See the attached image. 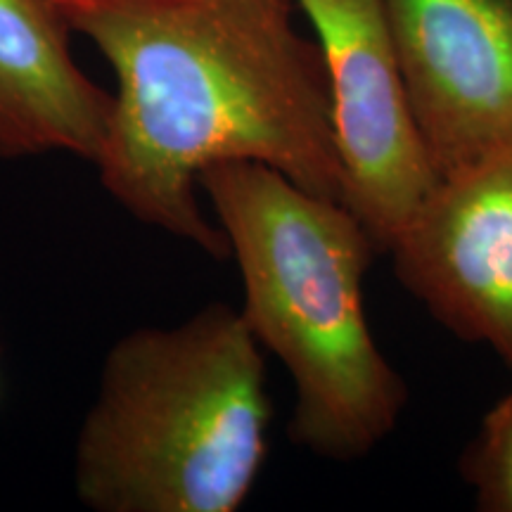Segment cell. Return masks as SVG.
Listing matches in <instances>:
<instances>
[{"label": "cell", "instance_id": "1", "mask_svg": "<svg viewBox=\"0 0 512 512\" xmlns=\"http://www.w3.org/2000/svg\"><path fill=\"white\" fill-rule=\"evenodd\" d=\"M117 76L95 169L147 226L228 256L197 202L200 176L264 164L344 204L328 69L294 0H62Z\"/></svg>", "mask_w": 512, "mask_h": 512}, {"label": "cell", "instance_id": "2", "mask_svg": "<svg viewBox=\"0 0 512 512\" xmlns=\"http://www.w3.org/2000/svg\"><path fill=\"white\" fill-rule=\"evenodd\" d=\"M242 280V316L294 384L290 434L351 463L399 425L406 384L377 347L363 280L377 252L347 204L313 195L264 164L200 176Z\"/></svg>", "mask_w": 512, "mask_h": 512}, {"label": "cell", "instance_id": "3", "mask_svg": "<svg viewBox=\"0 0 512 512\" xmlns=\"http://www.w3.org/2000/svg\"><path fill=\"white\" fill-rule=\"evenodd\" d=\"M271 399L242 311L209 304L110 349L74 448L95 512H235L268 456Z\"/></svg>", "mask_w": 512, "mask_h": 512}, {"label": "cell", "instance_id": "4", "mask_svg": "<svg viewBox=\"0 0 512 512\" xmlns=\"http://www.w3.org/2000/svg\"><path fill=\"white\" fill-rule=\"evenodd\" d=\"M316 36L344 204L389 252L439 183L415 121L384 0H294Z\"/></svg>", "mask_w": 512, "mask_h": 512}, {"label": "cell", "instance_id": "5", "mask_svg": "<svg viewBox=\"0 0 512 512\" xmlns=\"http://www.w3.org/2000/svg\"><path fill=\"white\" fill-rule=\"evenodd\" d=\"M439 178L512 145L510 0H384Z\"/></svg>", "mask_w": 512, "mask_h": 512}, {"label": "cell", "instance_id": "6", "mask_svg": "<svg viewBox=\"0 0 512 512\" xmlns=\"http://www.w3.org/2000/svg\"><path fill=\"white\" fill-rule=\"evenodd\" d=\"M389 254L444 328L512 370V145L439 178Z\"/></svg>", "mask_w": 512, "mask_h": 512}, {"label": "cell", "instance_id": "7", "mask_svg": "<svg viewBox=\"0 0 512 512\" xmlns=\"http://www.w3.org/2000/svg\"><path fill=\"white\" fill-rule=\"evenodd\" d=\"M69 31L62 0H0V159L98 157L112 95L81 72Z\"/></svg>", "mask_w": 512, "mask_h": 512}, {"label": "cell", "instance_id": "8", "mask_svg": "<svg viewBox=\"0 0 512 512\" xmlns=\"http://www.w3.org/2000/svg\"><path fill=\"white\" fill-rule=\"evenodd\" d=\"M463 475L486 512H512V389L484 415L463 458Z\"/></svg>", "mask_w": 512, "mask_h": 512}, {"label": "cell", "instance_id": "9", "mask_svg": "<svg viewBox=\"0 0 512 512\" xmlns=\"http://www.w3.org/2000/svg\"><path fill=\"white\" fill-rule=\"evenodd\" d=\"M510 3H512V0H510Z\"/></svg>", "mask_w": 512, "mask_h": 512}]
</instances>
